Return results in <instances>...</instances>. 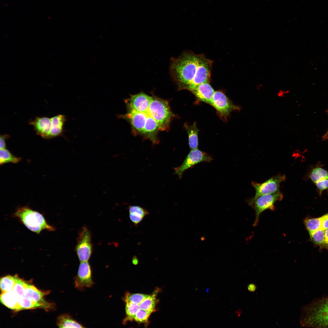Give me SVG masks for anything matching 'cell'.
Segmentation results:
<instances>
[{"mask_svg":"<svg viewBox=\"0 0 328 328\" xmlns=\"http://www.w3.org/2000/svg\"><path fill=\"white\" fill-rule=\"evenodd\" d=\"M125 302L126 317L124 322L128 320H131L133 319L135 316L140 309L138 305L128 301Z\"/></svg>","mask_w":328,"mask_h":328,"instance_id":"484cf974","label":"cell"},{"mask_svg":"<svg viewBox=\"0 0 328 328\" xmlns=\"http://www.w3.org/2000/svg\"><path fill=\"white\" fill-rule=\"evenodd\" d=\"M283 198V195L279 191L274 193L254 196L246 200V202L255 211V218L253 226L257 225L259 216L262 212L268 209L274 210L275 202L281 201Z\"/></svg>","mask_w":328,"mask_h":328,"instance_id":"5b68a950","label":"cell"},{"mask_svg":"<svg viewBox=\"0 0 328 328\" xmlns=\"http://www.w3.org/2000/svg\"><path fill=\"white\" fill-rule=\"evenodd\" d=\"M286 179L285 175H278L262 183L252 182L251 185L255 191L254 196L274 193L279 191L281 183L285 181Z\"/></svg>","mask_w":328,"mask_h":328,"instance_id":"9c48e42d","label":"cell"},{"mask_svg":"<svg viewBox=\"0 0 328 328\" xmlns=\"http://www.w3.org/2000/svg\"><path fill=\"white\" fill-rule=\"evenodd\" d=\"M74 282L75 288L80 291L93 285L91 269L87 261L80 262Z\"/></svg>","mask_w":328,"mask_h":328,"instance_id":"30bf717a","label":"cell"},{"mask_svg":"<svg viewBox=\"0 0 328 328\" xmlns=\"http://www.w3.org/2000/svg\"><path fill=\"white\" fill-rule=\"evenodd\" d=\"M66 117L63 114H59L51 118L52 126L49 139L61 136L63 133Z\"/></svg>","mask_w":328,"mask_h":328,"instance_id":"2e32d148","label":"cell"},{"mask_svg":"<svg viewBox=\"0 0 328 328\" xmlns=\"http://www.w3.org/2000/svg\"><path fill=\"white\" fill-rule=\"evenodd\" d=\"M29 124L34 128L36 134L45 139H49L52 126L51 118L46 116L36 117L29 121Z\"/></svg>","mask_w":328,"mask_h":328,"instance_id":"7c38bea8","label":"cell"},{"mask_svg":"<svg viewBox=\"0 0 328 328\" xmlns=\"http://www.w3.org/2000/svg\"><path fill=\"white\" fill-rule=\"evenodd\" d=\"M320 194L323 191L328 189V177L319 181L315 183Z\"/></svg>","mask_w":328,"mask_h":328,"instance_id":"d6a6232c","label":"cell"},{"mask_svg":"<svg viewBox=\"0 0 328 328\" xmlns=\"http://www.w3.org/2000/svg\"><path fill=\"white\" fill-rule=\"evenodd\" d=\"M325 230L320 228L309 234L311 240L322 247H323L324 242Z\"/></svg>","mask_w":328,"mask_h":328,"instance_id":"f1b7e54d","label":"cell"},{"mask_svg":"<svg viewBox=\"0 0 328 328\" xmlns=\"http://www.w3.org/2000/svg\"><path fill=\"white\" fill-rule=\"evenodd\" d=\"M327 139H328V136H326V137L325 138H324L323 139H324V140H326Z\"/></svg>","mask_w":328,"mask_h":328,"instance_id":"f35d334b","label":"cell"},{"mask_svg":"<svg viewBox=\"0 0 328 328\" xmlns=\"http://www.w3.org/2000/svg\"><path fill=\"white\" fill-rule=\"evenodd\" d=\"M328 228V213L323 216L321 229L325 230Z\"/></svg>","mask_w":328,"mask_h":328,"instance_id":"e575fe53","label":"cell"},{"mask_svg":"<svg viewBox=\"0 0 328 328\" xmlns=\"http://www.w3.org/2000/svg\"><path fill=\"white\" fill-rule=\"evenodd\" d=\"M19 298L12 291L1 294V302L8 308L15 311L21 310L19 303Z\"/></svg>","mask_w":328,"mask_h":328,"instance_id":"ac0fdd59","label":"cell"},{"mask_svg":"<svg viewBox=\"0 0 328 328\" xmlns=\"http://www.w3.org/2000/svg\"><path fill=\"white\" fill-rule=\"evenodd\" d=\"M16 283V275H8L0 279V289L2 293L12 291Z\"/></svg>","mask_w":328,"mask_h":328,"instance_id":"44dd1931","label":"cell"},{"mask_svg":"<svg viewBox=\"0 0 328 328\" xmlns=\"http://www.w3.org/2000/svg\"><path fill=\"white\" fill-rule=\"evenodd\" d=\"M128 209L129 214L143 218L149 214L146 210L138 206H130Z\"/></svg>","mask_w":328,"mask_h":328,"instance_id":"4dcf8cb0","label":"cell"},{"mask_svg":"<svg viewBox=\"0 0 328 328\" xmlns=\"http://www.w3.org/2000/svg\"><path fill=\"white\" fill-rule=\"evenodd\" d=\"M145 112L147 114V116L143 134L147 135L153 143L155 144L157 141L155 135L159 130V126L157 122L149 115L147 111Z\"/></svg>","mask_w":328,"mask_h":328,"instance_id":"e0dca14e","label":"cell"},{"mask_svg":"<svg viewBox=\"0 0 328 328\" xmlns=\"http://www.w3.org/2000/svg\"><path fill=\"white\" fill-rule=\"evenodd\" d=\"M322 218L323 216L316 218L308 217L304 219V223L309 234L321 228Z\"/></svg>","mask_w":328,"mask_h":328,"instance_id":"7402d4cb","label":"cell"},{"mask_svg":"<svg viewBox=\"0 0 328 328\" xmlns=\"http://www.w3.org/2000/svg\"><path fill=\"white\" fill-rule=\"evenodd\" d=\"M149 295L142 294L136 293L129 295L127 294L125 296L124 300L125 301H128L131 302L139 305L144 299L147 297Z\"/></svg>","mask_w":328,"mask_h":328,"instance_id":"f546056e","label":"cell"},{"mask_svg":"<svg viewBox=\"0 0 328 328\" xmlns=\"http://www.w3.org/2000/svg\"><path fill=\"white\" fill-rule=\"evenodd\" d=\"M57 324L60 328L84 327L68 314H63L59 316L57 319Z\"/></svg>","mask_w":328,"mask_h":328,"instance_id":"d6986e66","label":"cell"},{"mask_svg":"<svg viewBox=\"0 0 328 328\" xmlns=\"http://www.w3.org/2000/svg\"><path fill=\"white\" fill-rule=\"evenodd\" d=\"M309 177L315 184L319 181L328 177V171L317 166L313 169L309 174Z\"/></svg>","mask_w":328,"mask_h":328,"instance_id":"603a6c76","label":"cell"},{"mask_svg":"<svg viewBox=\"0 0 328 328\" xmlns=\"http://www.w3.org/2000/svg\"><path fill=\"white\" fill-rule=\"evenodd\" d=\"M300 321L303 327L328 328V298L319 299L303 307Z\"/></svg>","mask_w":328,"mask_h":328,"instance_id":"7a4b0ae2","label":"cell"},{"mask_svg":"<svg viewBox=\"0 0 328 328\" xmlns=\"http://www.w3.org/2000/svg\"><path fill=\"white\" fill-rule=\"evenodd\" d=\"M49 292L48 291L46 292H42L34 285H29L25 290L24 295L32 301L41 304L43 308H46L50 306L49 305L50 304L44 301L43 297L45 295L48 294Z\"/></svg>","mask_w":328,"mask_h":328,"instance_id":"9a60e30c","label":"cell"},{"mask_svg":"<svg viewBox=\"0 0 328 328\" xmlns=\"http://www.w3.org/2000/svg\"><path fill=\"white\" fill-rule=\"evenodd\" d=\"M147 116L146 112L128 111L123 117L129 121L134 129L143 133Z\"/></svg>","mask_w":328,"mask_h":328,"instance_id":"5bb4252c","label":"cell"},{"mask_svg":"<svg viewBox=\"0 0 328 328\" xmlns=\"http://www.w3.org/2000/svg\"><path fill=\"white\" fill-rule=\"evenodd\" d=\"M213 159L212 156L197 149H192L182 164L175 168V173L181 179L184 172L187 169L203 162H209Z\"/></svg>","mask_w":328,"mask_h":328,"instance_id":"52a82bcc","label":"cell"},{"mask_svg":"<svg viewBox=\"0 0 328 328\" xmlns=\"http://www.w3.org/2000/svg\"><path fill=\"white\" fill-rule=\"evenodd\" d=\"M152 313L140 309L135 316L134 319L136 321L143 323L146 322Z\"/></svg>","mask_w":328,"mask_h":328,"instance_id":"1f68e13d","label":"cell"},{"mask_svg":"<svg viewBox=\"0 0 328 328\" xmlns=\"http://www.w3.org/2000/svg\"><path fill=\"white\" fill-rule=\"evenodd\" d=\"M213 61L203 54L186 52L170 62V73L179 89L189 91L210 80Z\"/></svg>","mask_w":328,"mask_h":328,"instance_id":"6da1fadb","label":"cell"},{"mask_svg":"<svg viewBox=\"0 0 328 328\" xmlns=\"http://www.w3.org/2000/svg\"><path fill=\"white\" fill-rule=\"evenodd\" d=\"M185 127L188 135L189 145L190 148L192 149H197L198 144V130L196 124L194 123L192 125H186Z\"/></svg>","mask_w":328,"mask_h":328,"instance_id":"ffe728a7","label":"cell"},{"mask_svg":"<svg viewBox=\"0 0 328 328\" xmlns=\"http://www.w3.org/2000/svg\"><path fill=\"white\" fill-rule=\"evenodd\" d=\"M91 236L86 227H83L79 232L75 251L80 262L88 261L91 255L92 245Z\"/></svg>","mask_w":328,"mask_h":328,"instance_id":"ba28073f","label":"cell"},{"mask_svg":"<svg viewBox=\"0 0 328 328\" xmlns=\"http://www.w3.org/2000/svg\"><path fill=\"white\" fill-rule=\"evenodd\" d=\"M19 303L21 310L34 309L39 307L43 308L41 304L31 300L25 295L19 298Z\"/></svg>","mask_w":328,"mask_h":328,"instance_id":"d4e9b609","label":"cell"},{"mask_svg":"<svg viewBox=\"0 0 328 328\" xmlns=\"http://www.w3.org/2000/svg\"><path fill=\"white\" fill-rule=\"evenodd\" d=\"M27 228L36 234L44 230L54 231L55 228L49 224L43 215L39 212L25 206L18 208L13 215Z\"/></svg>","mask_w":328,"mask_h":328,"instance_id":"3957f363","label":"cell"},{"mask_svg":"<svg viewBox=\"0 0 328 328\" xmlns=\"http://www.w3.org/2000/svg\"><path fill=\"white\" fill-rule=\"evenodd\" d=\"M21 158L17 157L12 154L6 148L0 149L1 165L8 163H17L21 161Z\"/></svg>","mask_w":328,"mask_h":328,"instance_id":"cb8c5ba5","label":"cell"},{"mask_svg":"<svg viewBox=\"0 0 328 328\" xmlns=\"http://www.w3.org/2000/svg\"><path fill=\"white\" fill-rule=\"evenodd\" d=\"M323 247L328 250V228L325 230V241Z\"/></svg>","mask_w":328,"mask_h":328,"instance_id":"d590c367","label":"cell"},{"mask_svg":"<svg viewBox=\"0 0 328 328\" xmlns=\"http://www.w3.org/2000/svg\"><path fill=\"white\" fill-rule=\"evenodd\" d=\"M210 104L216 109L220 118L225 121L232 111L240 110L239 106L234 104L225 94L220 91H215Z\"/></svg>","mask_w":328,"mask_h":328,"instance_id":"8992f818","label":"cell"},{"mask_svg":"<svg viewBox=\"0 0 328 328\" xmlns=\"http://www.w3.org/2000/svg\"><path fill=\"white\" fill-rule=\"evenodd\" d=\"M155 299L154 296L149 295L139 305L140 309L152 313L155 306Z\"/></svg>","mask_w":328,"mask_h":328,"instance_id":"83f0119b","label":"cell"},{"mask_svg":"<svg viewBox=\"0 0 328 328\" xmlns=\"http://www.w3.org/2000/svg\"><path fill=\"white\" fill-rule=\"evenodd\" d=\"M151 97L143 93L132 95L125 101L128 111L145 112L148 110Z\"/></svg>","mask_w":328,"mask_h":328,"instance_id":"8fae6325","label":"cell"},{"mask_svg":"<svg viewBox=\"0 0 328 328\" xmlns=\"http://www.w3.org/2000/svg\"><path fill=\"white\" fill-rule=\"evenodd\" d=\"M247 288L250 292H253L256 290L257 286L254 283H251L248 285Z\"/></svg>","mask_w":328,"mask_h":328,"instance_id":"8d00e7d4","label":"cell"},{"mask_svg":"<svg viewBox=\"0 0 328 328\" xmlns=\"http://www.w3.org/2000/svg\"><path fill=\"white\" fill-rule=\"evenodd\" d=\"M15 275L16 283L12 291L19 298L25 294V290L29 284L22 279L19 278L17 275Z\"/></svg>","mask_w":328,"mask_h":328,"instance_id":"4316f807","label":"cell"},{"mask_svg":"<svg viewBox=\"0 0 328 328\" xmlns=\"http://www.w3.org/2000/svg\"><path fill=\"white\" fill-rule=\"evenodd\" d=\"M132 262L134 265H136L138 263V260L136 256H134L132 259Z\"/></svg>","mask_w":328,"mask_h":328,"instance_id":"74e56055","label":"cell"},{"mask_svg":"<svg viewBox=\"0 0 328 328\" xmlns=\"http://www.w3.org/2000/svg\"><path fill=\"white\" fill-rule=\"evenodd\" d=\"M325 134H326V135H328V131H327V132H326V133Z\"/></svg>","mask_w":328,"mask_h":328,"instance_id":"ab89813d","label":"cell"},{"mask_svg":"<svg viewBox=\"0 0 328 328\" xmlns=\"http://www.w3.org/2000/svg\"><path fill=\"white\" fill-rule=\"evenodd\" d=\"M149 115L157 122L159 129L164 130L168 128L174 116L167 101L156 97H151L147 110Z\"/></svg>","mask_w":328,"mask_h":328,"instance_id":"277c9868","label":"cell"},{"mask_svg":"<svg viewBox=\"0 0 328 328\" xmlns=\"http://www.w3.org/2000/svg\"><path fill=\"white\" fill-rule=\"evenodd\" d=\"M10 135L5 134L0 136V149L6 148V140L9 138Z\"/></svg>","mask_w":328,"mask_h":328,"instance_id":"836d02e7","label":"cell"},{"mask_svg":"<svg viewBox=\"0 0 328 328\" xmlns=\"http://www.w3.org/2000/svg\"><path fill=\"white\" fill-rule=\"evenodd\" d=\"M200 101L210 104L215 91L209 83L200 84L190 90Z\"/></svg>","mask_w":328,"mask_h":328,"instance_id":"4fadbf2b","label":"cell"}]
</instances>
